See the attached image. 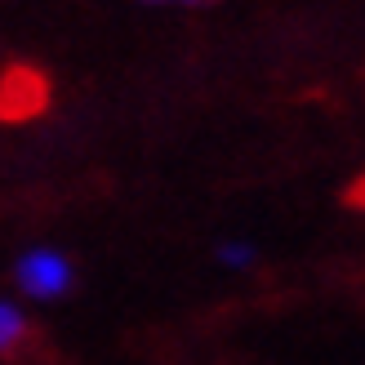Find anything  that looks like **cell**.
Listing matches in <instances>:
<instances>
[{"label":"cell","mask_w":365,"mask_h":365,"mask_svg":"<svg viewBox=\"0 0 365 365\" xmlns=\"http://www.w3.org/2000/svg\"><path fill=\"white\" fill-rule=\"evenodd\" d=\"M49 103V81L31 67H9L0 76V120H27L45 112Z\"/></svg>","instance_id":"obj_2"},{"label":"cell","mask_w":365,"mask_h":365,"mask_svg":"<svg viewBox=\"0 0 365 365\" xmlns=\"http://www.w3.org/2000/svg\"><path fill=\"white\" fill-rule=\"evenodd\" d=\"M250 245H241V241H232V245H223V250H218V259H223V263H232V267H245L250 263Z\"/></svg>","instance_id":"obj_4"},{"label":"cell","mask_w":365,"mask_h":365,"mask_svg":"<svg viewBox=\"0 0 365 365\" xmlns=\"http://www.w3.org/2000/svg\"><path fill=\"white\" fill-rule=\"evenodd\" d=\"M14 277H18V285H23L31 299H58L71 285V263L58 250H31V254L18 259Z\"/></svg>","instance_id":"obj_1"},{"label":"cell","mask_w":365,"mask_h":365,"mask_svg":"<svg viewBox=\"0 0 365 365\" xmlns=\"http://www.w3.org/2000/svg\"><path fill=\"white\" fill-rule=\"evenodd\" d=\"M348 200H352V205H365V178H356V187L348 192Z\"/></svg>","instance_id":"obj_6"},{"label":"cell","mask_w":365,"mask_h":365,"mask_svg":"<svg viewBox=\"0 0 365 365\" xmlns=\"http://www.w3.org/2000/svg\"><path fill=\"white\" fill-rule=\"evenodd\" d=\"M148 5H192L196 9V5H214V0H148Z\"/></svg>","instance_id":"obj_5"},{"label":"cell","mask_w":365,"mask_h":365,"mask_svg":"<svg viewBox=\"0 0 365 365\" xmlns=\"http://www.w3.org/2000/svg\"><path fill=\"white\" fill-rule=\"evenodd\" d=\"M27 334H31L27 317L18 312L14 303H0V356L18 352V348H23V343H27Z\"/></svg>","instance_id":"obj_3"}]
</instances>
